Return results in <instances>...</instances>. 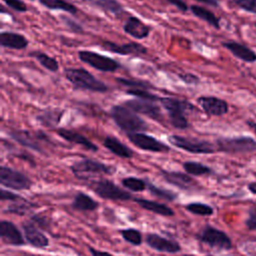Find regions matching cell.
Wrapping results in <instances>:
<instances>
[{"label": "cell", "instance_id": "cell-50", "mask_svg": "<svg viewBox=\"0 0 256 256\" xmlns=\"http://www.w3.org/2000/svg\"><path fill=\"white\" fill-rule=\"evenodd\" d=\"M248 189L251 193L255 194L256 195V182H252V183H249L248 184Z\"/></svg>", "mask_w": 256, "mask_h": 256}, {"label": "cell", "instance_id": "cell-35", "mask_svg": "<svg viewBox=\"0 0 256 256\" xmlns=\"http://www.w3.org/2000/svg\"><path fill=\"white\" fill-rule=\"evenodd\" d=\"M185 209L188 212L199 216H211L214 213V209L210 205L200 202L189 203L185 205Z\"/></svg>", "mask_w": 256, "mask_h": 256}, {"label": "cell", "instance_id": "cell-29", "mask_svg": "<svg viewBox=\"0 0 256 256\" xmlns=\"http://www.w3.org/2000/svg\"><path fill=\"white\" fill-rule=\"evenodd\" d=\"M190 10L193 13V15H195L196 17L200 18L201 20L207 22L209 25L213 26L216 29L220 28L219 18L214 13H212L210 10H208L202 6H199V5H192L190 7Z\"/></svg>", "mask_w": 256, "mask_h": 256}, {"label": "cell", "instance_id": "cell-53", "mask_svg": "<svg viewBox=\"0 0 256 256\" xmlns=\"http://www.w3.org/2000/svg\"><path fill=\"white\" fill-rule=\"evenodd\" d=\"M255 25H256V23H255Z\"/></svg>", "mask_w": 256, "mask_h": 256}, {"label": "cell", "instance_id": "cell-31", "mask_svg": "<svg viewBox=\"0 0 256 256\" xmlns=\"http://www.w3.org/2000/svg\"><path fill=\"white\" fill-rule=\"evenodd\" d=\"M183 168L187 174L192 176H202L212 174V169L202 163L195 161H186L183 163Z\"/></svg>", "mask_w": 256, "mask_h": 256}, {"label": "cell", "instance_id": "cell-2", "mask_svg": "<svg viewBox=\"0 0 256 256\" xmlns=\"http://www.w3.org/2000/svg\"><path fill=\"white\" fill-rule=\"evenodd\" d=\"M160 103L168 113L170 124L179 130H184L189 127V122L185 113L194 110V106L187 100H181L171 97H161Z\"/></svg>", "mask_w": 256, "mask_h": 256}, {"label": "cell", "instance_id": "cell-18", "mask_svg": "<svg viewBox=\"0 0 256 256\" xmlns=\"http://www.w3.org/2000/svg\"><path fill=\"white\" fill-rule=\"evenodd\" d=\"M102 48H104L107 51H110L115 54L120 55H143L147 52V48L143 45L136 43V42H130V43H124V44H116L111 41H104L101 45Z\"/></svg>", "mask_w": 256, "mask_h": 256}, {"label": "cell", "instance_id": "cell-24", "mask_svg": "<svg viewBox=\"0 0 256 256\" xmlns=\"http://www.w3.org/2000/svg\"><path fill=\"white\" fill-rule=\"evenodd\" d=\"M103 145L106 149L118 157L125 159L133 157V151L114 136H106L104 138Z\"/></svg>", "mask_w": 256, "mask_h": 256}, {"label": "cell", "instance_id": "cell-27", "mask_svg": "<svg viewBox=\"0 0 256 256\" xmlns=\"http://www.w3.org/2000/svg\"><path fill=\"white\" fill-rule=\"evenodd\" d=\"M63 110L60 109H46L36 116V119L46 127H54L57 125L62 117Z\"/></svg>", "mask_w": 256, "mask_h": 256}, {"label": "cell", "instance_id": "cell-23", "mask_svg": "<svg viewBox=\"0 0 256 256\" xmlns=\"http://www.w3.org/2000/svg\"><path fill=\"white\" fill-rule=\"evenodd\" d=\"M222 45L227 50H229L235 57H237L238 59L244 62L252 63L256 61V53L244 44L234 42V41H228V42H224Z\"/></svg>", "mask_w": 256, "mask_h": 256}, {"label": "cell", "instance_id": "cell-11", "mask_svg": "<svg viewBox=\"0 0 256 256\" xmlns=\"http://www.w3.org/2000/svg\"><path fill=\"white\" fill-rule=\"evenodd\" d=\"M10 137L20 145L37 152H43L41 142H47L48 137L42 131L32 132L29 130H12L9 132Z\"/></svg>", "mask_w": 256, "mask_h": 256}, {"label": "cell", "instance_id": "cell-20", "mask_svg": "<svg viewBox=\"0 0 256 256\" xmlns=\"http://www.w3.org/2000/svg\"><path fill=\"white\" fill-rule=\"evenodd\" d=\"M56 132L61 138H63L64 140H66L68 142L80 145L84 149L92 151V152H97L98 151L97 145H95L87 137H85L84 135H82L79 132H76V131L71 130V129H66V128H58L56 130Z\"/></svg>", "mask_w": 256, "mask_h": 256}, {"label": "cell", "instance_id": "cell-43", "mask_svg": "<svg viewBox=\"0 0 256 256\" xmlns=\"http://www.w3.org/2000/svg\"><path fill=\"white\" fill-rule=\"evenodd\" d=\"M3 1L8 7L12 8L15 11H18V12L27 11V6L22 0H3Z\"/></svg>", "mask_w": 256, "mask_h": 256}, {"label": "cell", "instance_id": "cell-26", "mask_svg": "<svg viewBox=\"0 0 256 256\" xmlns=\"http://www.w3.org/2000/svg\"><path fill=\"white\" fill-rule=\"evenodd\" d=\"M71 207L78 211H94L99 207V203L91 196L83 192H78L74 197Z\"/></svg>", "mask_w": 256, "mask_h": 256}, {"label": "cell", "instance_id": "cell-16", "mask_svg": "<svg viewBox=\"0 0 256 256\" xmlns=\"http://www.w3.org/2000/svg\"><path fill=\"white\" fill-rule=\"evenodd\" d=\"M0 237L3 243L13 246H21L25 244L24 237L16 225L8 220L0 222Z\"/></svg>", "mask_w": 256, "mask_h": 256}, {"label": "cell", "instance_id": "cell-14", "mask_svg": "<svg viewBox=\"0 0 256 256\" xmlns=\"http://www.w3.org/2000/svg\"><path fill=\"white\" fill-rule=\"evenodd\" d=\"M146 244L158 251L163 253H178L181 251V246L177 241L165 238L156 233H148L145 236Z\"/></svg>", "mask_w": 256, "mask_h": 256}, {"label": "cell", "instance_id": "cell-47", "mask_svg": "<svg viewBox=\"0 0 256 256\" xmlns=\"http://www.w3.org/2000/svg\"><path fill=\"white\" fill-rule=\"evenodd\" d=\"M64 19H65L66 25H67L73 32L80 33V32L83 31V30H82V27H81L80 25H78L77 23H75L74 21H72V20H70V19H68V18H64Z\"/></svg>", "mask_w": 256, "mask_h": 256}, {"label": "cell", "instance_id": "cell-6", "mask_svg": "<svg viewBox=\"0 0 256 256\" xmlns=\"http://www.w3.org/2000/svg\"><path fill=\"white\" fill-rule=\"evenodd\" d=\"M217 149L225 153H247L256 151V140L248 136L220 138L216 141Z\"/></svg>", "mask_w": 256, "mask_h": 256}, {"label": "cell", "instance_id": "cell-32", "mask_svg": "<svg viewBox=\"0 0 256 256\" xmlns=\"http://www.w3.org/2000/svg\"><path fill=\"white\" fill-rule=\"evenodd\" d=\"M30 55L33 56L45 69H47L51 72H56L59 69L58 61L55 58L45 54L42 51H35V52L31 53Z\"/></svg>", "mask_w": 256, "mask_h": 256}, {"label": "cell", "instance_id": "cell-36", "mask_svg": "<svg viewBox=\"0 0 256 256\" xmlns=\"http://www.w3.org/2000/svg\"><path fill=\"white\" fill-rule=\"evenodd\" d=\"M147 189L155 197H158L160 199H164L167 201H173L177 197V195L175 193H173L169 190L163 189V188H159L150 182H147Z\"/></svg>", "mask_w": 256, "mask_h": 256}, {"label": "cell", "instance_id": "cell-37", "mask_svg": "<svg viewBox=\"0 0 256 256\" xmlns=\"http://www.w3.org/2000/svg\"><path fill=\"white\" fill-rule=\"evenodd\" d=\"M126 93L132 96H135L138 99H143V100H150V101H159L160 98L153 94L150 93L147 89H143V88H128L126 90Z\"/></svg>", "mask_w": 256, "mask_h": 256}, {"label": "cell", "instance_id": "cell-40", "mask_svg": "<svg viewBox=\"0 0 256 256\" xmlns=\"http://www.w3.org/2000/svg\"><path fill=\"white\" fill-rule=\"evenodd\" d=\"M237 7L256 14V0H231Z\"/></svg>", "mask_w": 256, "mask_h": 256}, {"label": "cell", "instance_id": "cell-49", "mask_svg": "<svg viewBox=\"0 0 256 256\" xmlns=\"http://www.w3.org/2000/svg\"><path fill=\"white\" fill-rule=\"evenodd\" d=\"M195 1L207 4V5H210V6H213V7H218V5H219L218 0H195Z\"/></svg>", "mask_w": 256, "mask_h": 256}, {"label": "cell", "instance_id": "cell-46", "mask_svg": "<svg viewBox=\"0 0 256 256\" xmlns=\"http://www.w3.org/2000/svg\"><path fill=\"white\" fill-rule=\"evenodd\" d=\"M165 1L174 5L175 7H177L182 12H186L188 10V6L183 0H165Z\"/></svg>", "mask_w": 256, "mask_h": 256}, {"label": "cell", "instance_id": "cell-3", "mask_svg": "<svg viewBox=\"0 0 256 256\" xmlns=\"http://www.w3.org/2000/svg\"><path fill=\"white\" fill-rule=\"evenodd\" d=\"M64 75L76 89L99 93L107 92L109 89L104 82L98 80L83 68H66L64 69Z\"/></svg>", "mask_w": 256, "mask_h": 256}, {"label": "cell", "instance_id": "cell-42", "mask_svg": "<svg viewBox=\"0 0 256 256\" xmlns=\"http://www.w3.org/2000/svg\"><path fill=\"white\" fill-rule=\"evenodd\" d=\"M245 224L248 229L256 230V205H253L249 208L248 218L246 219Z\"/></svg>", "mask_w": 256, "mask_h": 256}, {"label": "cell", "instance_id": "cell-4", "mask_svg": "<svg viewBox=\"0 0 256 256\" xmlns=\"http://www.w3.org/2000/svg\"><path fill=\"white\" fill-rule=\"evenodd\" d=\"M70 168L74 176L80 180H88L96 175H111L116 171L113 166L88 158L74 162Z\"/></svg>", "mask_w": 256, "mask_h": 256}, {"label": "cell", "instance_id": "cell-8", "mask_svg": "<svg viewBox=\"0 0 256 256\" xmlns=\"http://www.w3.org/2000/svg\"><path fill=\"white\" fill-rule=\"evenodd\" d=\"M200 242L208 246L220 250H229L232 248L230 237L222 230H219L210 225H206L197 235Z\"/></svg>", "mask_w": 256, "mask_h": 256}, {"label": "cell", "instance_id": "cell-21", "mask_svg": "<svg viewBox=\"0 0 256 256\" xmlns=\"http://www.w3.org/2000/svg\"><path fill=\"white\" fill-rule=\"evenodd\" d=\"M123 30L126 34L136 39H144L149 35L151 31V27L145 24L138 17L130 16L124 23Z\"/></svg>", "mask_w": 256, "mask_h": 256}, {"label": "cell", "instance_id": "cell-38", "mask_svg": "<svg viewBox=\"0 0 256 256\" xmlns=\"http://www.w3.org/2000/svg\"><path fill=\"white\" fill-rule=\"evenodd\" d=\"M31 204L27 202L26 199L14 202L13 204L9 205L6 210H4L5 213H12V214H17V215H24L27 213V211L30 209Z\"/></svg>", "mask_w": 256, "mask_h": 256}, {"label": "cell", "instance_id": "cell-28", "mask_svg": "<svg viewBox=\"0 0 256 256\" xmlns=\"http://www.w3.org/2000/svg\"><path fill=\"white\" fill-rule=\"evenodd\" d=\"M84 2L95 6L103 11L112 13L114 15H120L124 12V9L120 2L117 0H83Z\"/></svg>", "mask_w": 256, "mask_h": 256}, {"label": "cell", "instance_id": "cell-9", "mask_svg": "<svg viewBox=\"0 0 256 256\" xmlns=\"http://www.w3.org/2000/svg\"><path fill=\"white\" fill-rule=\"evenodd\" d=\"M0 183L2 186L12 190H28L32 186V181L22 172L7 166L0 167Z\"/></svg>", "mask_w": 256, "mask_h": 256}, {"label": "cell", "instance_id": "cell-33", "mask_svg": "<svg viewBox=\"0 0 256 256\" xmlns=\"http://www.w3.org/2000/svg\"><path fill=\"white\" fill-rule=\"evenodd\" d=\"M121 184L128 191H132V192H141L147 188V182L145 180L137 177H132V176L123 178L121 181Z\"/></svg>", "mask_w": 256, "mask_h": 256}, {"label": "cell", "instance_id": "cell-30", "mask_svg": "<svg viewBox=\"0 0 256 256\" xmlns=\"http://www.w3.org/2000/svg\"><path fill=\"white\" fill-rule=\"evenodd\" d=\"M43 6L50 10H62L70 14H77V7L67 0H38Z\"/></svg>", "mask_w": 256, "mask_h": 256}, {"label": "cell", "instance_id": "cell-13", "mask_svg": "<svg viewBox=\"0 0 256 256\" xmlns=\"http://www.w3.org/2000/svg\"><path fill=\"white\" fill-rule=\"evenodd\" d=\"M124 106L130 108L136 113L143 114L153 120L160 121L162 117V113L160 111V108L154 103V101L150 100H143V99H132L125 101Z\"/></svg>", "mask_w": 256, "mask_h": 256}, {"label": "cell", "instance_id": "cell-39", "mask_svg": "<svg viewBox=\"0 0 256 256\" xmlns=\"http://www.w3.org/2000/svg\"><path fill=\"white\" fill-rule=\"evenodd\" d=\"M116 81L120 83L123 86H126L128 88H143V89H151L153 86L150 85L148 82L144 81H139V80H130V79H125V78H117Z\"/></svg>", "mask_w": 256, "mask_h": 256}, {"label": "cell", "instance_id": "cell-22", "mask_svg": "<svg viewBox=\"0 0 256 256\" xmlns=\"http://www.w3.org/2000/svg\"><path fill=\"white\" fill-rule=\"evenodd\" d=\"M0 44L4 48L22 50L28 46L29 41L22 34L6 31L0 34Z\"/></svg>", "mask_w": 256, "mask_h": 256}, {"label": "cell", "instance_id": "cell-41", "mask_svg": "<svg viewBox=\"0 0 256 256\" xmlns=\"http://www.w3.org/2000/svg\"><path fill=\"white\" fill-rule=\"evenodd\" d=\"M0 200L1 201H12V202H17V201H21L24 200L23 197H21L18 194H15L11 191L5 190V189H1L0 190Z\"/></svg>", "mask_w": 256, "mask_h": 256}, {"label": "cell", "instance_id": "cell-34", "mask_svg": "<svg viewBox=\"0 0 256 256\" xmlns=\"http://www.w3.org/2000/svg\"><path fill=\"white\" fill-rule=\"evenodd\" d=\"M119 232H120L122 238L126 242L130 243L131 245L139 246L143 242V236H142L141 232L138 229L126 228V229H121Z\"/></svg>", "mask_w": 256, "mask_h": 256}, {"label": "cell", "instance_id": "cell-12", "mask_svg": "<svg viewBox=\"0 0 256 256\" xmlns=\"http://www.w3.org/2000/svg\"><path fill=\"white\" fill-rule=\"evenodd\" d=\"M128 139L132 144H134L139 149L150 151V152H168L170 151V147L164 144L163 142L157 140L155 137L150 136L148 134L137 132L127 134Z\"/></svg>", "mask_w": 256, "mask_h": 256}, {"label": "cell", "instance_id": "cell-48", "mask_svg": "<svg viewBox=\"0 0 256 256\" xmlns=\"http://www.w3.org/2000/svg\"><path fill=\"white\" fill-rule=\"evenodd\" d=\"M88 250H89L91 256H114L113 254H111L109 252L100 251V250H97L96 248H93L91 246H88Z\"/></svg>", "mask_w": 256, "mask_h": 256}, {"label": "cell", "instance_id": "cell-10", "mask_svg": "<svg viewBox=\"0 0 256 256\" xmlns=\"http://www.w3.org/2000/svg\"><path fill=\"white\" fill-rule=\"evenodd\" d=\"M78 58L82 62L102 72H114L120 67V64L113 58L93 51L80 50L78 51Z\"/></svg>", "mask_w": 256, "mask_h": 256}, {"label": "cell", "instance_id": "cell-44", "mask_svg": "<svg viewBox=\"0 0 256 256\" xmlns=\"http://www.w3.org/2000/svg\"><path fill=\"white\" fill-rule=\"evenodd\" d=\"M31 221L34 224H37L38 226H40L43 229H48L49 227V223H48V219L46 216L40 215V214H35L31 217Z\"/></svg>", "mask_w": 256, "mask_h": 256}, {"label": "cell", "instance_id": "cell-15", "mask_svg": "<svg viewBox=\"0 0 256 256\" xmlns=\"http://www.w3.org/2000/svg\"><path fill=\"white\" fill-rule=\"evenodd\" d=\"M197 103L202 110L210 116H222L228 112V103L215 96H201L197 99Z\"/></svg>", "mask_w": 256, "mask_h": 256}, {"label": "cell", "instance_id": "cell-45", "mask_svg": "<svg viewBox=\"0 0 256 256\" xmlns=\"http://www.w3.org/2000/svg\"><path fill=\"white\" fill-rule=\"evenodd\" d=\"M179 78L186 84H193V85H196L199 83V78L192 74V73H184V74H181L179 75Z\"/></svg>", "mask_w": 256, "mask_h": 256}, {"label": "cell", "instance_id": "cell-7", "mask_svg": "<svg viewBox=\"0 0 256 256\" xmlns=\"http://www.w3.org/2000/svg\"><path fill=\"white\" fill-rule=\"evenodd\" d=\"M168 141L177 148H180L193 154H211L214 153L216 150L215 146L208 141L194 138L191 139L179 135L169 136Z\"/></svg>", "mask_w": 256, "mask_h": 256}, {"label": "cell", "instance_id": "cell-25", "mask_svg": "<svg viewBox=\"0 0 256 256\" xmlns=\"http://www.w3.org/2000/svg\"><path fill=\"white\" fill-rule=\"evenodd\" d=\"M134 201L142 208L147 211H150L152 213L165 216V217H170L174 215V211L167 205L163 203H159L156 201L144 199V198H134Z\"/></svg>", "mask_w": 256, "mask_h": 256}, {"label": "cell", "instance_id": "cell-52", "mask_svg": "<svg viewBox=\"0 0 256 256\" xmlns=\"http://www.w3.org/2000/svg\"><path fill=\"white\" fill-rule=\"evenodd\" d=\"M184 256H194V255H188L187 254V255H184ZM206 256H212V255H206Z\"/></svg>", "mask_w": 256, "mask_h": 256}, {"label": "cell", "instance_id": "cell-51", "mask_svg": "<svg viewBox=\"0 0 256 256\" xmlns=\"http://www.w3.org/2000/svg\"><path fill=\"white\" fill-rule=\"evenodd\" d=\"M247 125L253 130V132L256 134V122L254 121H247Z\"/></svg>", "mask_w": 256, "mask_h": 256}, {"label": "cell", "instance_id": "cell-17", "mask_svg": "<svg viewBox=\"0 0 256 256\" xmlns=\"http://www.w3.org/2000/svg\"><path fill=\"white\" fill-rule=\"evenodd\" d=\"M161 175L166 182L181 190H193L197 186V182L191 176L183 172L161 170Z\"/></svg>", "mask_w": 256, "mask_h": 256}, {"label": "cell", "instance_id": "cell-19", "mask_svg": "<svg viewBox=\"0 0 256 256\" xmlns=\"http://www.w3.org/2000/svg\"><path fill=\"white\" fill-rule=\"evenodd\" d=\"M22 228L25 240L33 247L43 249L49 245V240L46 235L41 232V230H39L32 221L23 223Z\"/></svg>", "mask_w": 256, "mask_h": 256}, {"label": "cell", "instance_id": "cell-1", "mask_svg": "<svg viewBox=\"0 0 256 256\" xmlns=\"http://www.w3.org/2000/svg\"><path fill=\"white\" fill-rule=\"evenodd\" d=\"M110 115L115 124L126 134L137 133L148 129L147 123L136 112L124 105H115L110 110Z\"/></svg>", "mask_w": 256, "mask_h": 256}, {"label": "cell", "instance_id": "cell-5", "mask_svg": "<svg viewBox=\"0 0 256 256\" xmlns=\"http://www.w3.org/2000/svg\"><path fill=\"white\" fill-rule=\"evenodd\" d=\"M88 185L96 195L103 199L113 201H127L132 198L130 192L120 188L113 181L108 179L92 180Z\"/></svg>", "mask_w": 256, "mask_h": 256}]
</instances>
